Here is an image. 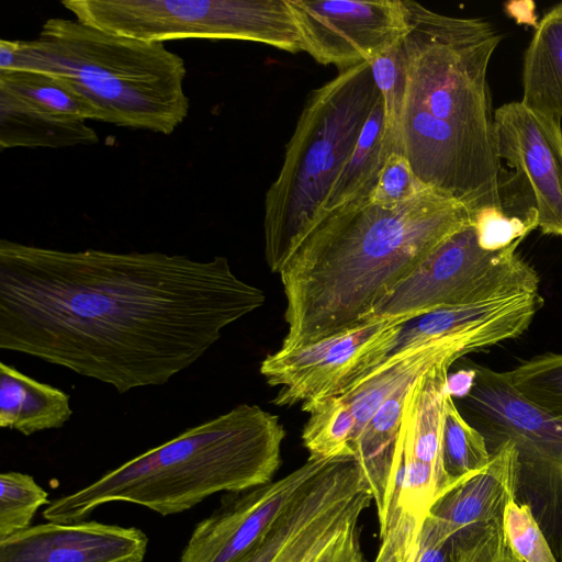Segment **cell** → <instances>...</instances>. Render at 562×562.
Returning a JSON list of instances; mask_svg holds the SVG:
<instances>
[{
  "mask_svg": "<svg viewBox=\"0 0 562 562\" xmlns=\"http://www.w3.org/2000/svg\"><path fill=\"white\" fill-rule=\"evenodd\" d=\"M265 303L227 258L0 240V349L113 386L162 385Z\"/></svg>",
  "mask_w": 562,
  "mask_h": 562,
  "instance_id": "6da1fadb",
  "label": "cell"
},
{
  "mask_svg": "<svg viewBox=\"0 0 562 562\" xmlns=\"http://www.w3.org/2000/svg\"><path fill=\"white\" fill-rule=\"evenodd\" d=\"M406 86L394 153L427 188L474 214L506 210L514 173L496 153L487 81L503 35L482 18H458L404 0Z\"/></svg>",
  "mask_w": 562,
  "mask_h": 562,
  "instance_id": "7a4b0ae2",
  "label": "cell"
},
{
  "mask_svg": "<svg viewBox=\"0 0 562 562\" xmlns=\"http://www.w3.org/2000/svg\"><path fill=\"white\" fill-rule=\"evenodd\" d=\"M473 220L463 203L432 189L393 207L367 196L325 213L279 273L288 324L279 350L305 347L362 323Z\"/></svg>",
  "mask_w": 562,
  "mask_h": 562,
  "instance_id": "3957f363",
  "label": "cell"
},
{
  "mask_svg": "<svg viewBox=\"0 0 562 562\" xmlns=\"http://www.w3.org/2000/svg\"><path fill=\"white\" fill-rule=\"evenodd\" d=\"M284 437L278 416L257 405L240 404L56 498L43 517L76 522L112 502L142 505L162 516L181 513L215 493L272 481L281 464Z\"/></svg>",
  "mask_w": 562,
  "mask_h": 562,
  "instance_id": "277c9868",
  "label": "cell"
},
{
  "mask_svg": "<svg viewBox=\"0 0 562 562\" xmlns=\"http://www.w3.org/2000/svg\"><path fill=\"white\" fill-rule=\"evenodd\" d=\"M33 70L68 86L93 120L169 135L187 119L186 63L162 42L50 18L34 40L0 41V70Z\"/></svg>",
  "mask_w": 562,
  "mask_h": 562,
  "instance_id": "5b68a950",
  "label": "cell"
},
{
  "mask_svg": "<svg viewBox=\"0 0 562 562\" xmlns=\"http://www.w3.org/2000/svg\"><path fill=\"white\" fill-rule=\"evenodd\" d=\"M381 93L370 61L340 71L313 90L265 199V252L280 273L323 215L328 193Z\"/></svg>",
  "mask_w": 562,
  "mask_h": 562,
  "instance_id": "8992f818",
  "label": "cell"
},
{
  "mask_svg": "<svg viewBox=\"0 0 562 562\" xmlns=\"http://www.w3.org/2000/svg\"><path fill=\"white\" fill-rule=\"evenodd\" d=\"M76 20L144 41L240 40L303 52L286 0H64Z\"/></svg>",
  "mask_w": 562,
  "mask_h": 562,
  "instance_id": "52a82bcc",
  "label": "cell"
},
{
  "mask_svg": "<svg viewBox=\"0 0 562 562\" xmlns=\"http://www.w3.org/2000/svg\"><path fill=\"white\" fill-rule=\"evenodd\" d=\"M474 383L457 398L462 416L485 438L488 450L505 440L517 452L516 499L529 505L562 562V420L522 400L505 371L474 364Z\"/></svg>",
  "mask_w": 562,
  "mask_h": 562,
  "instance_id": "ba28073f",
  "label": "cell"
},
{
  "mask_svg": "<svg viewBox=\"0 0 562 562\" xmlns=\"http://www.w3.org/2000/svg\"><path fill=\"white\" fill-rule=\"evenodd\" d=\"M520 243L484 249L473 220L383 297L363 322L403 324L440 308L538 291L536 269L517 254Z\"/></svg>",
  "mask_w": 562,
  "mask_h": 562,
  "instance_id": "9c48e42d",
  "label": "cell"
},
{
  "mask_svg": "<svg viewBox=\"0 0 562 562\" xmlns=\"http://www.w3.org/2000/svg\"><path fill=\"white\" fill-rule=\"evenodd\" d=\"M401 326L364 321L305 347L267 356L260 373L270 386H280L272 403L291 407L346 393L383 361Z\"/></svg>",
  "mask_w": 562,
  "mask_h": 562,
  "instance_id": "30bf717a",
  "label": "cell"
},
{
  "mask_svg": "<svg viewBox=\"0 0 562 562\" xmlns=\"http://www.w3.org/2000/svg\"><path fill=\"white\" fill-rule=\"evenodd\" d=\"M303 52L339 72L395 45L408 30L404 0H286Z\"/></svg>",
  "mask_w": 562,
  "mask_h": 562,
  "instance_id": "8fae6325",
  "label": "cell"
},
{
  "mask_svg": "<svg viewBox=\"0 0 562 562\" xmlns=\"http://www.w3.org/2000/svg\"><path fill=\"white\" fill-rule=\"evenodd\" d=\"M331 459L310 458L285 476L223 497L195 527L180 562H237L304 495Z\"/></svg>",
  "mask_w": 562,
  "mask_h": 562,
  "instance_id": "7c38bea8",
  "label": "cell"
},
{
  "mask_svg": "<svg viewBox=\"0 0 562 562\" xmlns=\"http://www.w3.org/2000/svg\"><path fill=\"white\" fill-rule=\"evenodd\" d=\"M89 105L55 77L0 70V148L60 149L99 142Z\"/></svg>",
  "mask_w": 562,
  "mask_h": 562,
  "instance_id": "4fadbf2b",
  "label": "cell"
},
{
  "mask_svg": "<svg viewBox=\"0 0 562 562\" xmlns=\"http://www.w3.org/2000/svg\"><path fill=\"white\" fill-rule=\"evenodd\" d=\"M498 158L529 187L544 235L562 236V124L521 101L494 110Z\"/></svg>",
  "mask_w": 562,
  "mask_h": 562,
  "instance_id": "5bb4252c",
  "label": "cell"
},
{
  "mask_svg": "<svg viewBox=\"0 0 562 562\" xmlns=\"http://www.w3.org/2000/svg\"><path fill=\"white\" fill-rule=\"evenodd\" d=\"M147 544L135 527L48 521L0 540V562H142Z\"/></svg>",
  "mask_w": 562,
  "mask_h": 562,
  "instance_id": "9a60e30c",
  "label": "cell"
},
{
  "mask_svg": "<svg viewBox=\"0 0 562 562\" xmlns=\"http://www.w3.org/2000/svg\"><path fill=\"white\" fill-rule=\"evenodd\" d=\"M490 452L485 468L442 495L431 507L423 530L436 543L448 546L457 533L501 519L508 502L516 498L514 443L505 440Z\"/></svg>",
  "mask_w": 562,
  "mask_h": 562,
  "instance_id": "2e32d148",
  "label": "cell"
},
{
  "mask_svg": "<svg viewBox=\"0 0 562 562\" xmlns=\"http://www.w3.org/2000/svg\"><path fill=\"white\" fill-rule=\"evenodd\" d=\"M412 383L398 386L389 395L350 443L375 504L380 529L386 519L402 412Z\"/></svg>",
  "mask_w": 562,
  "mask_h": 562,
  "instance_id": "e0dca14e",
  "label": "cell"
},
{
  "mask_svg": "<svg viewBox=\"0 0 562 562\" xmlns=\"http://www.w3.org/2000/svg\"><path fill=\"white\" fill-rule=\"evenodd\" d=\"M70 396L0 362V427L30 436L61 428L71 417Z\"/></svg>",
  "mask_w": 562,
  "mask_h": 562,
  "instance_id": "ac0fdd59",
  "label": "cell"
},
{
  "mask_svg": "<svg viewBox=\"0 0 562 562\" xmlns=\"http://www.w3.org/2000/svg\"><path fill=\"white\" fill-rule=\"evenodd\" d=\"M521 82L525 105L562 121V2L536 25L524 55Z\"/></svg>",
  "mask_w": 562,
  "mask_h": 562,
  "instance_id": "d6986e66",
  "label": "cell"
},
{
  "mask_svg": "<svg viewBox=\"0 0 562 562\" xmlns=\"http://www.w3.org/2000/svg\"><path fill=\"white\" fill-rule=\"evenodd\" d=\"M384 128V106L380 95L351 155L328 193L323 215L353 200L370 195L389 156L383 147Z\"/></svg>",
  "mask_w": 562,
  "mask_h": 562,
  "instance_id": "ffe728a7",
  "label": "cell"
},
{
  "mask_svg": "<svg viewBox=\"0 0 562 562\" xmlns=\"http://www.w3.org/2000/svg\"><path fill=\"white\" fill-rule=\"evenodd\" d=\"M372 501L361 481L306 525L272 562H311L348 522L361 517Z\"/></svg>",
  "mask_w": 562,
  "mask_h": 562,
  "instance_id": "44dd1931",
  "label": "cell"
},
{
  "mask_svg": "<svg viewBox=\"0 0 562 562\" xmlns=\"http://www.w3.org/2000/svg\"><path fill=\"white\" fill-rule=\"evenodd\" d=\"M490 459L484 436L462 416L449 393L445 404L441 462L450 490L480 472Z\"/></svg>",
  "mask_w": 562,
  "mask_h": 562,
  "instance_id": "7402d4cb",
  "label": "cell"
},
{
  "mask_svg": "<svg viewBox=\"0 0 562 562\" xmlns=\"http://www.w3.org/2000/svg\"><path fill=\"white\" fill-rule=\"evenodd\" d=\"M310 414L302 431L303 445L314 459L352 454L350 448L356 420L349 404L331 395L302 404Z\"/></svg>",
  "mask_w": 562,
  "mask_h": 562,
  "instance_id": "603a6c76",
  "label": "cell"
},
{
  "mask_svg": "<svg viewBox=\"0 0 562 562\" xmlns=\"http://www.w3.org/2000/svg\"><path fill=\"white\" fill-rule=\"evenodd\" d=\"M505 375L522 400L562 420V353L536 356Z\"/></svg>",
  "mask_w": 562,
  "mask_h": 562,
  "instance_id": "cb8c5ba5",
  "label": "cell"
},
{
  "mask_svg": "<svg viewBox=\"0 0 562 562\" xmlns=\"http://www.w3.org/2000/svg\"><path fill=\"white\" fill-rule=\"evenodd\" d=\"M373 80L384 106L383 147L387 155L395 151L397 128L406 86L405 60L401 41L370 61Z\"/></svg>",
  "mask_w": 562,
  "mask_h": 562,
  "instance_id": "d4e9b609",
  "label": "cell"
},
{
  "mask_svg": "<svg viewBox=\"0 0 562 562\" xmlns=\"http://www.w3.org/2000/svg\"><path fill=\"white\" fill-rule=\"evenodd\" d=\"M0 540L30 527L37 509L49 504L47 492L33 476L20 472L0 475Z\"/></svg>",
  "mask_w": 562,
  "mask_h": 562,
  "instance_id": "484cf974",
  "label": "cell"
},
{
  "mask_svg": "<svg viewBox=\"0 0 562 562\" xmlns=\"http://www.w3.org/2000/svg\"><path fill=\"white\" fill-rule=\"evenodd\" d=\"M502 522L510 548L522 562H559L529 505L513 498Z\"/></svg>",
  "mask_w": 562,
  "mask_h": 562,
  "instance_id": "4316f807",
  "label": "cell"
},
{
  "mask_svg": "<svg viewBox=\"0 0 562 562\" xmlns=\"http://www.w3.org/2000/svg\"><path fill=\"white\" fill-rule=\"evenodd\" d=\"M502 518L457 533L448 543V555L457 562H522L507 541Z\"/></svg>",
  "mask_w": 562,
  "mask_h": 562,
  "instance_id": "83f0119b",
  "label": "cell"
},
{
  "mask_svg": "<svg viewBox=\"0 0 562 562\" xmlns=\"http://www.w3.org/2000/svg\"><path fill=\"white\" fill-rule=\"evenodd\" d=\"M425 187L415 176L407 159L391 153L379 172L369 200L378 205L393 207L416 198Z\"/></svg>",
  "mask_w": 562,
  "mask_h": 562,
  "instance_id": "f1b7e54d",
  "label": "cell"
},
{
  "mask_svg": "<svg viewBox=\"0 0 562 562\" xmlns=\"http://www.w3.org/2000/svg\"><path fill=\"white\" fill-rule=\"evenodd\" d=\"M480 245L487 250H501L521 241L538 228L536 218L513 215L498 207H488L474 214Z\"/></svg>",
  "mask_w": 562,
  "mask_h": 562,
  "instance_id": "f546056e",
  "label": "cell"
},
{
  "mask_svg": "<svg viewBox=\"0 0 562 562\" xmlns=\"http://www.w3.org/2000/svg\"><path fill=\"white\" fill-rule=\"evenodd\" d=\"M303 521L295 514H284L268 533L237 562H272L302 530Z\"/></svg>",
  "mask_w": 562,
  "mask_h": 562,
  "instance_id": "4dcf8cb0",
  "label": "cell"
},
{
  "mask_svg": "<svg viewBox=\"0 0 562 562\" xmlns=\"http://www.w3.org/2000/svg\"><path fill=\"white\" fill-rule=\"evenodd\" d=\"M359 520L352 519L311 562H350L359 546Z\"/></svg>",
  "mask_w": 562,
  "mask_h": 562,
  "instance_id": "1f68e13d",
  "label": "cell"
},
{
  "mask_svg": "<svg viewBox=\"0 0 562 562\" xmlns=\"http://www.w3.org/2000/svg\"><path fill=\"white\" fill-rule=\"evenodd\" d=\"M448 546L436 543L423 529L420 531L415 562H447Z\"/></svg>",
  "mask_w": 562,
  "mask_h": 562,
  "instance_id": "d6a6232c",
  "label": "cell"
},
{
  "mask_svg": "<svg viewBox=\"0 0 562 562\" xmlns=\"http://www.w3.org/2000/svg\"><path fill=\"white\" fill-rule=\"evenodd\" d=\"M474 378L475 371L473 367L467 370H461L452 376L449 375L448 389L452 397L457 396V398H459L468 394L474 383Z\"/></svg>",
  "mask_w": 562,
  "mask_h": 562,
  "instance_id": "836d02e7",
  "label": "cell"
},
{
  "mask_svg": "<svg viewBox=\"0 0 562 562\" xmlns=\"http://www.w3.org/2000/svg\"><path fill=\"white\" fill-rule=\"evenodd\" d=\"M350 562H366L360 548L355 552V554L351 558Z\"/></svg>",
  "mask_w": 562,
  "mask_h": 562,
  "instance_id": "e575fe53",
  "label": "cell"
},
{
  "mask_svg": "<svg viewBox=\"0 0 562 562\" xmlns=\"http://www.w3.org/2000/svg\"><path fill=\"white\" fill-rule=\"evenodd\" d=\"M447 562H457L453 558H451L450 555H448L447 553Z\"/></svg>",
  "mask_w": 562,
  "mask_h": 562,
  "instance_id": "d590c367",
  "label": "cell"
}]
</instances>
